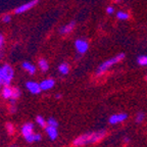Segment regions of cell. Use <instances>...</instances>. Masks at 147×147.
Here are the masks:
<instances>
[{"instance_id":"cell-23","label":"cell","mask_w":147,"mask_h":147,"mask_svg":"<svg viewBox=\"0 0 147 147\" xmlns=\"http://www.w3.org/2000/svg\"><path fill=\"white\" fill-rule=\"evenodd\" d=\"M47 125H50V126H53V127H57L58 126L57 122H56V119H54L53 117H50V119H48Z\"/></svg>"},{"instance_id":"cell-15","label":"cell","mask_w":147,"mask_h":147,"mask_svg":"<svg viewBox=\"0 0 147 147\" xmlns=\"http://www.w3.org/2000/svg\"><path fill=\"white\" fill-rule=\"evenodd\" d=\"M58 71H59V73L62 74V75H67L69 71V65L67 63V62H63V63L59 64Z\"/></svg>"},{"instance_id":"cell-27","label":"cell","mask_w":147,"mask_h":147,"mask_svg":"<svg viewBox=\"0 0 147 147\" xmlns=\"http://www.w3.org/2000/svg\"><path fill=\"white\" fill-rule=\"evenodd\" d=\"M56 98H58V99L61 98V95H60V94H57V95H56Z\"/></svg>"},{"instance_id":"cell-16","label":"cell","mask_w":147,"mask_h":147,"mask_svg":"<svg viewBox=\"0 0 147 147\" xmlns=\"http://www.w3.org/2000/svg\"><path fill=\"white\" fill-rule=\"evenodd\" d=\"M38 65H39L40 69H41L42 71H48V69H49V64H48V62H47V60L43 59V58L39 60V62H38Z\"/></svg>"},{"instance_id":"cell-31","label":"cell","mask_w":147,"mask_h":147,"mask_svg":"<svg viewBox=\"0 0 147 147\" xmlns=\"http://www.w3.org/2000/svg\"><path fill=\"white\" fill-rule=\"evenodd\" d=\"M11 147H16V146H11Z\"/></svg>"},{"instance_id":"cell-11","label":"cell","mask_w":147,"mask_h":147,"mask_svg":"<svg viewBox=\"0 0 147 147\" xmlns=\"http://www.w3.org/2000/svg\"><path fill=\"white\" fill-rule=\"evenodd\" d=\"M22 67H23V69H25V71H27L28 73L30 74V75H34V74L36 73V67H35V65L30 63V62L24 61L23 64H22Z\"/></svg>"},{"instance_id":"cell-24","label":"cell","mask_w":147,"mask_h":147,"mask_svg":"<svg viewBox=\"0 0 147 147\" xmlns=\"http://www.w3.org/2000/svg\"><path fill=\"white\" fill-rule=\"evenodd\" d=\"M2 21H3V23H9V22L11 21V16H9V14H5V16H3Z\"/></svg>"},{"instance_id":"cell-8","label":"cell","mask_w":147,"mask_h":147,"mask_svg":"<svg viewBox=\"0 0 147 147\" xmlns=\"http://www.w3.org/2000/svg\"><path fill=\"white\" fill-rule=\"evenodd\" d=\"M45 131L48 135V137L50 138L51 140H55L58 136V133H57V127H53V126H48L45 127Z\"/></svg>"},{"instance_id":"cell-28","label":"cell","mask_w":147,"mask_h":147,"mask_svg":"<svg viewBox=\"0 0 147 147\" xmlns=\"http://www.w3.org/2000/svg\"><path fill=\"white\" fill-rule=\"evenodd\" d=\"M125 141H126V142H129V138L128 137H125V139H124Z\"/></svg>"},{"instance_id":"cell-2","label":"cell","mask_w":147,"mask_h":147,"mask_svg":"<svg viewBox=\"0 0 147 147\" xmlns=\"http://www.w3.org/2000/svg\"><path fill=\"white\" fill-rule=\"evenodd\" d=\"M124 58H125L124 53H119V54L115 55V57H111V58H109V59L105 60V61L102 62V63L99 65V67L97 69L96 74L98 75V76H99V75H102V74H104L106 71H108V69L113 67V65L117 64V62H119L121 60L124 59Z\"/></svg>"},{"instance_id":"cell-13","label":"cell","mask_w":147,"mask_h":147,"mask_svg":"<svg viewBox=\"0 0 147 147\" xmlns=\"http://www.w3.org/2000/svg\"><path fill=\"white\" fill-rule=\"evenodd\" d=\"M12 91H13V88H10L8 86H4L2 90V96L5 99H9L12 97Z\"/></svg>"},{"instance_id":"cell-10","label":"cell","mask_w":147,"mask_h":147,"mask_svg":"<svg viewBox=\"0 0 147 147\" xmlns=\"http://www.w3.org/2000/svg\"><path fill=\"white\" fill-rule=\"evenodd\" d=\"M75 26H76V23H75V22H71V23H69L67 25L61 27V28H60V30H59L60 34H61V35L69 34V33H71V31L75 29Z\"/></svg>"},{"instance_id":"cell-14","label":"cell","mask_w":147,"mask_h":147,"mask_svg":"<svg viewBox=\"0 0 147 147\" xmlns=\"http://www.w3.org/2000/svg\"><path fill=\"white\" fill-rule=\"evenodd\" d=\"M25 138L28 142H35V141L41 140V135L33 133V134H30V135H28V136H25Z\"/></svg>"},{"instance_id":"cell-1","label":"cell","mask_w":147,"mask_h":147,"mask_svg":"<svg viewBox=\"0 0 147 147\" xmlns=\"http://www.w3.org/2000/svg\"><path fill=\"white\" fill-rule=\"evenodd\" d=\"M105 135H106V132L104 130H100V131H97V132H92V133L83 134V135L79 136L78 138L75 139V141L73 142V145L76 147H81L88 144H91V143H97L102 140L105 137Z\"/></svg>"},{"instance_id":"cell-20","label":"cell","mask_w":147,"mask_h":147,"mask_svg":"<svg viewBox=\"0 0 147 147\" xmlns=\"http://www.w3.org/2000/svg\"><path fill=\"white\" fill-rule=\"evenodd\" d=\"M145 117V115L143 113H139L137 115H136V123H138V124H140V123L143 122V119H144Z\"/></svg>"},{"instance_id":"cell-9","label":"cell","mask_w":147,"mask_h":147,"mask_svg":"<svg viewBox=\"0 0 147 147\" xmlns=\"http://www.w3.org/2000/svg\"><path fill=\"white\" fill-rule=\"evenodd\" d=\"M55 85V81L53 79H46V80L42 81L40 83V86H41L42 90H50L54 87Z\"/></svg>"},{"instance_id":"cell-21","label":"cell","mask_w":147,"mask_h":147,"mask_svg":"<svg viewBox=\"0 0 147 147\" xmlns=\"http://www.w3.org/2000/svg\"><path fill=\"white\" fill-rule=\"evenodd\" d=\"M36 122H37V124L40 125V126H41V127H46V123H45V121H44L43 117H40V115H38V117H37Z\"/></svg>"},{"instance_id":"cell-5","label":"cell","mask_w":147,"mask_h":147,"mask_svg":"<svg viewBox=\"0 0 147 147\" xmlns=\"http://www.w3.org/2000/svg\"><path fill=\"white\" fill-rule=\"evenodd\" d=\"M75 47H76L77 51H78L80 54H83V53H85L86 51L88 50L89 48V44L86 40H83V39H78L76 40L75 42Z\"/></svg>"},{"instance_id":"cell-19","label":"cell","mask_w":147,"mask_h":147,"mask_svg":"<svg viewBox=\"0 0 147 147\" xmlns=\"http://www.w3.org/2000/svg\"><path fill=\"white\" fill-rule=\"evenodd\" d=\"M20 96H21V91H20V89H18V88H13L11 99H16H16H18Z\"/></svg>"},{"instance_id":"cell-26","label":"cell","mask_w":147,"mask_h":147,"mask_svg":"<svg viewBox=\"0 0 147 147\" xmlns=\"http://www.w3.org/2000/svg\"><path fill=\"white\" fill-rule=\"evenodd\" d=\"M3 44H4V37H3V35L0 34V49L3 46Z\"/></svg>"},{"instance_id":"cell-4","label":"cell","mask_w":147,"mask_h":147,"mask_svg":"<svg viewBox=\"0 0 147 147\" xmlns=\"http://www.w3.org/2000/svg\"><path fill=\"white\" fill-rule=\"evenodd\" d=\"M38 2H39V0H31V1H29V2L25 3V4L21 5V6H18V8H16L14 12H16V14L24 13V12L28 11V10H30L31 8H33Z\"/></svg>"},{"instance_id":"cell-29","label":"cell","mask_w":147,"mask_h":147,"mask_svg":"<svg viewBox=\"0 0 147 147\" xmlns=\"http://www.w3.org/2000/svg\"><path fill=\"white\" fill-rule=\"evenodd\" d=\"M1 56H2V52L0 51V58H1Z\"/></svg>"},{"instance_id":"cell-32","label":"cell","mask_w":147,"mask_h":147,"mask_svg":"<svg viewBox=\"0 0 147 147\" xmlns=\"http://www.w3.org/2000/svg\"><path fill=\"white\" fill-rule=\"evenodd\" d=\"M146 80H147V76H146Z\"/></svg>"},{"instance_id":"cell-7","label":"cell","mask_w":147,"mask_h":147,"mask_svg":"<svg viewBox=\"0 0 147 147\" xmlns=\"http://www.w3.org/2000/svg\"><path fill=\"white\" fill-rule=\"evenodd\" d=\"M26 87H27V89L29 90L32 94H39L42 90L40 84H38V83H36V82H28L27 84H26Z\"/></svg>"},{"instance_id":"cell-3","label":"cell","mask_w":147,"mask_h":147,"mask_svg":"<svg viewBox=\"0 0 147 147\" xmlns=\"http://www.w3.org/2000/svg\"><path fill=\"white\" fill-rule=\"evenodd\" d=\"M14 71L12 67L8 64H5L2 67H0V82L4 86H8L13 79Z\"/></svg>"},{"instance_id":"cell-30","label":"cell","mask_w":147,"mask_h":147,"mask_svg":"<svg viewBox=\"0 0 147 147\" xmlns=\"http://www.w3.org/2000/svg\"><path fill=\"white\" fill-rule=\"evenodd\" d=\"M1 85H2V83H1V82H0V88H1Z\"/></svg>"},{"instance_id":"cell-22","label":"cell","mask_w":147,"mask_h":147,"mask_svg":"<svg viewBox=\"0 0 147 147\" xmlns=\"http://www.w3.org/2000/svg\"><path fill=\"white\" fill-rule=\"evenodd\" d=\"M6 130H7V133L11 135V134H13V132H14V127L12 126V124H10V123H7Z\"/></svg>"},{"instance_id":"cell-17","label":"cell","mask_w":147,"mask_h":147,"mask_svg":"<svg viewBox=\"0 0 147 147\" xmlns=\"http://www.w3.org/2000/svg\"><path fill=\"white\" fill-rule=\"evenodd\" d=\"M137 62L139 65L147 67V55H140V56H138Z\"/></svg>"},{"instance_id":"cell-25","label":"cell","mask_w":147,"mask_h":147,"mask_svg":"<svg viewBox=\"0 0 147 147\" xmlns=\"http://www.w3.org/2000/svg\"><path fill=\"white\" fill-rule=\"evenodd\" d=\"M106 12H107L108 14H113V12H115V8H113V6H108L107 8H106Z\"/></svg>"},{"instance_id":"cell-12","label":"cell","mask_w":147,"mask_h":147,"mask_svg":"<svg viewBox=\"0 0 147 147\" xmlns=\"http://www.w3.org/2000/svg\"><path fill=\"white\" fill-rule=\"evenodd\" d=\"M33 129H34L33 124H30V123H29V124L24 125L23 128H22V134L24 135V137L30 135V134H33Z\"/></svg>"},{"instance_id":"cell-6","label":"cell","mask_w":147,"mask_h":147,"mask_svg":"<svg viewBox=\"0 0 147 147\" xmlns=\"http://www.w3.org/2000/svg\"><path fill=\"white\" fill-rule=\"evenodd\" d=\"M127 119H128V115L127 113H115V115H113L109 117L108 122H109L110 125H115L119 124V123L125 122Z\"/></svg>"},{"instance_id":"cell-18","label":"cell","mask_w":147,"mask_h":147,"mask_svg":"<svg viewBox=\"0 0 147 147\" xmlns=\"http://www.w3.org/2000/svg\"><path fill=\"white\" fill-rule=\"evenodd\" d=\"M117 18H119V20H122V21H127L129 18H130V16H129L128 12H125V11H119L117 13Z\"/></svg>"}]
</instances>
